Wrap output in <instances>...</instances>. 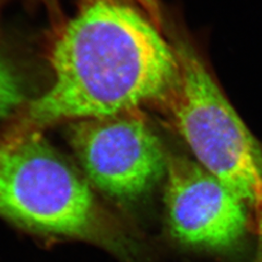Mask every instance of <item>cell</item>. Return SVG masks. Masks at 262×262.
Wrapping results in <instances>:
<instances>
[{"label": "cell", "instance_id": "8992f818", "mask_svg": "<svg viewBox=\"0 0 262 262\" xmlns=\"http://www.w3.org/2000/svg\"><path fill=\"white\" fill-rule=\"evenodd\" d=\"M26 101V89L18 70L0 53V120L9 117Z\"/></svg>", "mask_w": 262, "mask_h": 262}, {"label": "cell", "instance_id": "3957f363", "mask_svg": "<svg viewBox=\"0 0 262 262\" xmlns=\"http://www.w3.org/2000/svg\"><path fill=\"white\" fill-rule=\"evenodd\" d=\"M182 69L165 112L195 161L246 202L262 241V151L194 47L175 44Z\"/></svg>", "mask_w": 262, "mask_h": 262}, {"label": "cell", "instance_id": "ba28073f", "mask_svg": "<svg viewBox=\"0 0 262 262\" xmlns=\"http://www.w3.org/2000/svg\"><path fill=\"white\" fill-rule=\"evenodd\" d=\"M252 262H262V241H260V248L258 251V255Z\"/></svg>", "mask_w": 262, "mask_h": 262}, {"label": "cell", "instance_id": "5b68a950", "mask_svg": "<svg viewBox=\"0 0 262 262\" xmlns=\"http://www.w3.org/2000/svg\"><path fill=\"white\" fill-rule=\"evenodd\" d=\"M164 179L168 233L184 247L226 251L253 227L246 202L195 160L168 151Z\"/></svg>", "mask_w": 262, "mask_h": 262}, {"label": "cell", "instance_id": "6da1fadb", "mask_svg": "<svg viewBox=\"0 0 262 262\" xmlns=\"http://www.w3.org/2000/svg\"><path fill=\"white\" fill-rule=\"evenodd\" d=\"M51 66L52 85L0 142L59 122L165 111L182 79L175 45L142 11L119 0H86L55 39Z\"/></svg>", "mask_w": 262, "mask_h": 262}, {"label": "cell", "instance_id": "7a4b0ae2", "mask_svg": "<svg viewBox=\"0 0 262 262\" xmlns=\"http://www.w3.org/2000/svg\"><path fill=\"white\" fill-rule=\"evenodd\" d=\"M0 217L28 231L92 244L121 262H141L138 235L43 136L0 142Z\"/></svg>", "mask_w": 262, "mask_h": 262}, {"label": "cell", "instance_id": "52a82bcc", "mask_svg": "<svg viewBox=\"0 0 262 262\" xmlns=\"http://www.w3.org/2000/svg\"><path fill=\"white\" fill-rule=\"evenodd\" d=\"M134 2L140 7L147 18L161 30L163 26V13L159 0H134Z\"/></svg>", "mask_w": 262, "mask_h": 262}, {"label": "cell", "instance_id": "277c9868", "mask_svg": "<svg viewBox=\"0 0 262 262\" xmlns=\"http://www.w3.org/2000/svg\"><path fill=\"white\" fill-rule=\"evenodd\" d=\"M67 138L88 182L120 206L165 178L169 150L141 112L70 122Z\"/></svg>", "mask_w": 262, "mask_h": 262}]
</instances>
